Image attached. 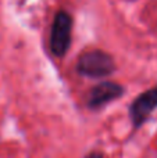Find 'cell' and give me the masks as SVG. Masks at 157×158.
Listing matches in <instances>:
<instances>
[{
    "label": "cell",
    "instance_id": "cell-1",
    "mask_svg": "<svg viewBox=\"0 0 157 158\" xmlns=\"http://www.w3.org/2000/svg\"><path fill=\"white\" fill-rule=\"evenodd\" d=\"M78 71L85 77L103 78L114 71V61L107 53L92 50L81 56L78 61Z\"/></svg>",
    "mask_w": 157,
    "mask_h": 158
},
{
    "label": "cell",
    "instance_id": "cell-2",
    "mask_svg": "<svg viewBox=\"0 0 157 158\" xmlns=\"http://www.w3.org/2000/svg\"><path fill=\"white\" fill-rule=\"evenodd\" d=\"M71 28L72 19L70 14L60 11L56 15L52 28V49L58 57L66 54L71 40Z\"/></svg>",
    "mask_w": 157,
    "mask_h": 158
},
{
    "label": "cell",
    "instance_id": "cell-3",
    "mask_svg": "<svg viewBox=\"0 0 157 158\" xmlns=\"http://www.w3.org/2000/svg\"><path fill=\"white\" fill-rule=\"evenodd\" d=\"M157 107V86L150 89L147 93L142 94L138 100L135 101V104L131 108L132 112V119L135 121V123H141L147 115L152 112L153 108Z\"/></svg>",
    "mask_w": 157,
    "mask_h": 158
},
{
    "label": "cell",
    "instance_id": "cell-4",
    "mask_svg": "<svg viewBox=\"0 0 157 158\" xmlns=\"http://www.w3.org/2000/svg\"><path fill=\"white\" fill-rule=\"evenodd\" d=\"M121 93V86L111 83V82H104V83H100L96 87H93L91 96H89V104L92 107H100L103 104L117 98Z\"/></svg>",
    "mask_w": 157,
    "mask_h": 158
},
{
    "label": "cell",
    "instance_id": "cell-5",
    "mask_svg": "<svg viewBox=\"0 0 157 158\" xmlns=\"http://www.w3.org/2000/svg\"><path fill=\"white\" fill-rule=\"evenodd\" d=\"M88 158H104L102 156V154H97V153H93V154H91Z\"/></svg>",
    "mask_w": 157,
    "mask_h": 158
}]
</instances>
